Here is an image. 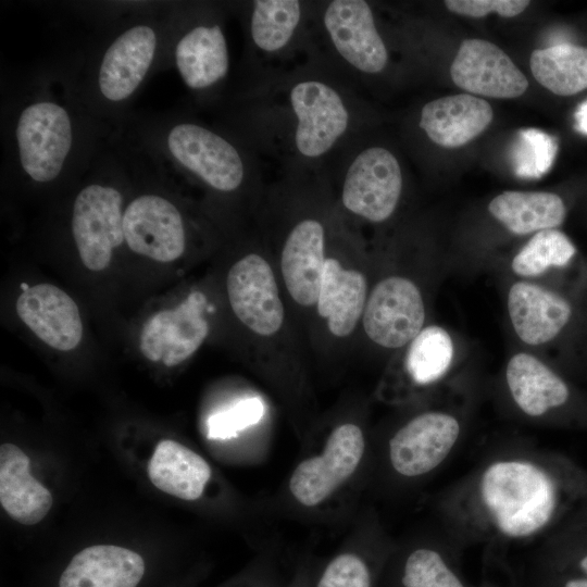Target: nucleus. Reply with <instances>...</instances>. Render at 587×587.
<instances>
[{
  "label": "nucleus",
  "mask_w": 587,
  "mask_h": 587,
  "mask_svg": "<svg viewBox=\"0 0 587 587\" xmlns=\"http://www.w3.org/2000/svg\"><path fill=\"white\" fill-rule=\"evenodd\" d=\"M587 500V469L569 455L523 442L488 449L440 501L447 538L488 558L535 545Z\"/></svg>",
  "instance_id": "f257e3e1"
},
{
  "label": "nucleus",
  "mask_w": 587,
  "mask_h": 587,
  "mask_svg": "<svg viewBox=\"0 0 587 587\" xmlns=\"http://www.w3.org/2000/svg\"><path fill=\"white\" fill-rule=\"evenodd\" d=\"M5 127L7 170L37 186L85 174L116 133L85 105L73 77L58 73L18 92Z\"/></svg>",
  "instance_id": "f03ea898"
},
{
  "label": "nucleus",
  "mask_w": 587,
  "mask_h": 587,
  "mask_svg": "<svg viewBox=\"0 0 587 587\" xmlns=\"http://www.w3.org/2000/svg\"><path fill=\"white\" fill-rule=\"evenodd\" d=\"M175 10H139L114 23L86 57L74 85L85 105L113 128L146 80L168 63Z\"/></svg>",
  "instance_id": "7ed1b4c3"
},
{
  "label": "nucleus",
  "mask_w": 587,
  "mask_h": 587,
  "mask_svg": "<svg viewBox=\"0 0 587 587\" xmlns=\"http://www.w3.org/2000/svg\"><path fill=\"white\" fill-rule=\"evenodd\" d=\"M504 382L512 403L526 417L587 429V397L537 357L512 355Z\"/></svg>",
  "instance_id": "20e7f679"
},
{
  "label": "nucleus",
  "mask_w": 587,
  "mask_h": 587,
  "mask_svg": "<svg viewBox=\"0 0 587 587\" xmlns=\"http://www.w3.org/2000/svg\"><path fill=\"white\" fill-rule=\"evenodd\" d=\"M463 432V420L455 412L424 411L411 417L389 439L391 467L403 477L425 476L454 454Z\"/></svg>",
  "instance_id": "39448f33"
},
{
  "label": "nucleus",
  "mask_w": 587,
  "mask_h": 587,
  "mask_svg": "<svg viewBox=\"0 0 587 587\" xmlns=\"http://www.w3.org/2000/svg\"><path fill=\"white\" fill-rule=\"evenodd\" d=\"M168 62L192 92H205L229 72L230 57L221 24L210 18L186 20L175 11Z\"/></svg>",
  "instance_id": "423d86ee"
},
{
  "label": "nucleus",
  "mask_w": 587,
  "mask_h": 587,
  "mask_svg": "<svg viewBox=\"0 0 587 587\" xmlns=\"http://www.w3.org/2000/svg\"><path fill=\"white\" fill-rule=\"evenodd\" d=\"M288 100L296 120L297 152L308 160L328 153L350 123L349 110L340 93L327 83L309 78L291 87Z\"/></svg>",
  "instance_id": "0eeeda50"
},
{
  "label": "nucleus",
  "mask_w": 587,
  "mask_h": 587,
  "mask_svg": "<svg viewBox=\"0 0 587 587\" xmlns=\"http://www.w3.org/2000/svg\"><path fill=\"white\" fill-rule=\"evenodd\" d=\"M402 191V173L389 150L373 146L350 162L341 187L344 208L365 221L380 223L395 212Z\"/></svg>",
  "instance_id": "6e6552de"
},
{
  "label": "nucleus",
  "mask_w": 587,
  "mask_h": 587,
  "mask_svg": "<svg viewBox=\"0 0 587 587\" xmlns=\"http://www.w3.org/2000/svg\"><path fill=\"white\" fill-rule=\"evenodd\" d=\"M362 323L374 344L387 349L408 346L424 328L425 304L420 288L404 276L384 277L367 297Z\"/></svg>",
  "instance_id": "1a4fd4ad"
},
{
  "label": "nucleus",
  "mask_w": 587,
  "mask_h": 587,
  "mask_svg": "<svg viewBox=\"0 0 587 587\" xmlns=\"http://www.w3.org/2000/svg\"><path fill=\"white\" fill-rule=\"evenodd\" d=\"M124 238L128 248L158 262L183 255L187 243L186 224L178 207L158 192H142L125 204Z\"/></svg>",
  "instance_id": "9d476101"
},
{
  "label": "nucleus",
  "mask_w": 587,
  "mask_h": 587,
  "mask_svg": "<svg viewBox=\"0 0 587 587\" xmlns=\"http://www.w3.org/2000/svg\"><path fill=\"white\" fill-rule=\"evenodd\" d=\"M226 288L233 312L251 332L270 337L282 328L284 305L274 272L263 257L249 253L234 263Z\"/></svg>",
  "instance_id": "9b49d317"
},
{
  "label": "nucleus",
  "mask_w": 587,
  "mask_h": 587,
  "mask_svg": "<svg viewBox=\"0 0 587 587\" xmlns=\"http://www.w3.org/2000/svg\"><path fill=\"white\" fill-rule=\"evenodd\" d=\"M364 452V437L354 424H342L328 437L323 454L302 461L291 475L289 488L305 507L325 500L358 467Z\"/></svg>",
  "instance_id": "f8f14e48"
},
{
  "label": "nucleus",
  "mask_w": 587,
  "mask_h": 587,
  "mask_svg": "<svg viewBox=\"0 0 587 587\" xmlns=\"http://www.w3.org/2000/svg\"><path fill=\"white\" fill-rule=\"evenodd\" d=\"M207 299L192 291L176 308L163 310L146 321L140 334V351L150 361L171 367L190 358L202 345L209 325L203 315Z\"/></svg>",
  "instance_id": "ddd939ff"
},
{
  "label": "nucleus",
  "mask_w": 587,
  "mask_h": 587,
  "mask_svg": "<svg viewBox=\"0 0 587 587\" xmlns=\"http://www.w3.org/2000/svg\"><path fill=\"white\" fill-rule=\"evenodd\" d=\"M323 23L334 48L352 67L365 74H377L386 67L388 51L366 1H330Z\"/></svg>",
  "instance_id": "4468645a"
},
{
  "label": "nucleus",
  "mask_w": 587,
  "mask_h": 587,
  "mask_svg": "<svg viewBox=\"0 0 587 587\" xmlns=\"http://www.w3.org/2000/svg\"><path fill=\"white\" fill-rule=\"evenodd\" d=\"M453 83L463 90L497 99L522 96L526 76L498 46L484 39H465L451 63Z\"/></svg>",
  "instance_id": "2eb2a0df"
},
{
  "label": "nucleus",
  "mask_w": 587,
  "mask_h": 587,
  "mask_svg": "<svg viewBox=\"0 0 587 587\" xmlns=\"http://www.w3.org/2000/svg\"><path fill=\"white\" fill-rule=\"evenodd\" d=\"M508 313L517 337L527 345L554 340L570 325L574 307L567 298L530 282L513 284L508 292Z\"/></svg>",
  "instance_id": "dca6fc26"
},
{
  "label": "nucleus",
  "mask_w": 587,
  "mask_h": 587,
  "mask_svg": "<svg viewBox=\"0 0 587 587\" xmlns=\"http://www.w3.org/2000/svg\"><path fill=\"white\" fill-rule=\"evenodd\" d=\"M16 312L39 339L54 349L68 351L80 342L83 324L78 307L57 286L38 284L22 291Z\"/></svg>",
  "instance_id": "f3484780"
},
{
  "label": "nucleus",
  "mask_w": 587,
  "mask_h": 587,
  "mask_svg": "<svg viewBox=\"0 0 587 587\" xmlns=\"http://www.w3.org/2000/svg\"><path fill=\"white\" fill-rule=\"evenodd\" d=\"M326 260L322 222L314 217L300 220L288 233L280 255L286 288L300 305H316Z\"/></svg>",
  "instance_id": "a211bd4d"
},
{
  "label": "nucleus",
  "mask_w": 587,
  "mask_h": 587,
  "mask_svg": "<svg viewBox=\"0 0 587 587\" xmlns=\"http://www.w3.org/2000/svg\"><path fill=\"white\" fill-rule=\"evenodd\" d=\"M492 118V108L485 99L458 93L427 102L419 125L434 143L458 148L480 135Z\"/></svg>",
  "instance_id": "6ab92c4d"
},
{
  "label": "nucleus",
  "mask_w": 587,
  "mask_h": 587,
  "mask_svg": "<svg viewBox=\"0 0 587 587\" xmlns=\"http://www.w3.org/2000/svg\"><path fill=\"white\" fill-rule=\"evenodd\" d=\"M367 282L362 272L328 258L321 282L316 309L336 337H347L357 327L367 301Z\"/></svg>",
  "instance_id": "aec40b11"
},
{
  "label": "nucleus",
  "mask_w": 587,
  "mask_h": 587,
  "mask_svg": "<svg viewBox=\"0 0 587 587\" xmlns=\"http://www.w3.org/2000/svg\"><path fill=\"white\" fill-rule=\"evenodd\" d=\"M145 573L142 558L112 545L87 547L73 557L59 587H136Z\"/></svg>",
  "instance_id": "412c9836"
},
{
  "label": "nucleus",
  "mask_w": 587,
  "mask_h": 587,
  "mask_svg": "<svg viewBox=\"0 0 587 587\" xmlns=\"http://www.w3.org/2000/svg\"><path fill=\"white\" fill-rule=\"evenodd\" d=\"M0 502L15 521L34 525L52 507L50 491L29 473V459L13 444L0 447Z\"/></svg>",
  "instance_id": "4be33fe9"
},
{
  "label": "nucleus",
  "mask_w": 587,
  "mask_h": 587,
  "mask_svg": "<svg viewBox=\"0 0 587 587\" xmlns=\"http://www.w3.org/2000/svg\"><path fill=\"white\" fill-rule=\"evenodd\" d=\"M148 474L160 490L184 500H196L211 477V469L195 451L177 441L163 439L149 461Z\"/></svg>",
  "instance_id": "5701e85b"
},
{
  "label": "nucleus",
  "mask_w": 587,
  "mask_h": 587,
  "mask_svg": "<svg viewBox=\"0 0 587 587\" xmlns=\"http://www.w3.org/2000/svg\"><path fill=\"white\" fill-rule=\"evenodd\" d=\"M488 211L515 235L557 228L566 215L561 197L547 191L507 190L489 202Z\"/></svg>",
  "instance_id": "b1692460"
},
{
  "label": "nucleus",
  "mask_w": 587,
  "mask_h": 587,
  "mask_svg": "<svg viewBox=\"0 0 587 587\" xmlns=\"http://www.w3.org/2000/svg\"><path fill=\"white\" fill-rule=\"evenodd\" d=\"M535 79L558 96H572L587 89V48L560 43L536 49L529 58Z\"/></svg>",
  "instance_id": "393cba45"
},
{
  "label": "nucleus",
  "mask_w": 587,
  "mask_h": 587,
  "mask_svg": "<svg viewBox=\"0 0 587 587\" xmlns=\"http://www.w3.org/2000/svg\"><path fill=\"white\" fill-rule=\"evenodd\" d=\"M461 552L448 538L442 546H422L405 558L402 587H475L463 575Z\"/></svg>",
  "instance_id": "a878e982"
},
{
  "label": "nucleus",
  "mask_w": 587,
  "mask_h": 587,
  "mask_svg": "<svg viewBox=\"0 0 587 587\" xmlns=\"http://www.w3.org/2000/svg\"><path fill=\"white\" fill-rule=\"evenodd\" d=\"M454 347L450 334L438 325L424 327L408 345L404 370L417 387L434 386L452 366Z\"/></svg>",
  "instance_id": "bb28decb"
},
{
  "label": "nucleus",
  "mask_w": 587,
  "mask_h": 587,
  "mask_svg": "<svg viewBox=\"0 0 587 587\" xmlns=\"http://www.w3.org/2000/svg\"><path fill=\"white\" fill-rule=\"evenodd\" d=\"M301 15V2L297 0L253 1L249 22L253 45L267 53L284 49L292 39Z\"/></svg>",
  "instance_id": "cd10ccee"
},
{
  "label": "nucleus",
  "mask_w": 587,
  "mask_h": 587,
  "mask_svg": "<svg viewBox=\"0 0 587 587\" xmlns=\"http://www.w3.org/2000/svg\"><path fill=\"white\" fill-rule=\"evenodd\" d=\"M576 254L571 239L557 228L535 235L514 255L511 268L521 277H536L550 268L566 266Z\"/></svg>",
  "instance_id": "c85d7f7f"
},
{
  "label": "nucleus",
  "mask_w": 587,
  "mask_h": 587,
  "mask_svg": "<svg viewBox=\"0 0 587 587\" xmlns=\"http://www.w3.org/2000/svg\"><path fill=\"white\" fill-rule=\"evenodd\" d=\"M528 555L552 567L587 576V532L561 524L536 542Z\"/></svg>",
  "instance_id": "c756f323"
},
{
  "label": "nucleus",
  "mask_w": 587,
  "mask_h": 587,
  "mask_svg": "<svg viewBox=\"0 0 587 587\" xmlns=\"http://www.w3.org/2000/svg\"><path fill=\"white\" fill-rule=\"evenodd\" d=\"M558 143L553 136L537 128L519 132L511 150L515 174L523 178H539L551 167Z\"/></svg>",
  "instance_id": "7c9ffc66"
},
{
  "label": "nucleus",
  "mask_w": 587,
  "mask_h": 587,
  "mask_svg": "<svg viewBox=\"0 0 587 587\" xmlns=\"http://www.w3.org/2000/svg\"><path fill=\"white\" fill-rule=\"evenodd\" d=\"M508 587H587V576L559 570L528 554L523 564L510 570Z\"/></svg>",
  "instance_id": "2f4dec72"
},
{
  "label": "nucleus",
  "mask_w": 587,
  "mask_h": 587,
  "mask_svg": "<svg viewBox=\"0 0 587 587\" xmlns=\"http://www.w3.org/2000/svg\"><path fill=\"white\" fill-rule=\"evenodd\" d=\"M263 414L264 405L259 398L241 399L209 417L208 437L210 439L232 438L245 428L257 424Z\"/></svg>",
  "instance_id": "473e14b6"
},
{
  "label": "nucleus",
  "mask_w": 587,
  "mask_h": 587,
  "mask_svg": "<svg viewBox=\"0 0 587 587\" xmlns=\"http://www.w3.org/2000/svg\"><path fill=\"white\" fill-rule=\"evenodd\" d=\"M317 587H371L370 571L359 557L341 554L327 565Z\"/></svg>",
  "instance_id": "72a5a7b5"
},
{
  "label": "nucleus",
  "mask_w": 587,
  "mask_h": 587,
  "mask_svg": "<svg viewBox=\"0 0 587 587\" xmlns=\"http://www.w3.org/2000/svg\"><path fill=\"white\" fill-rule=\"evenodd\" d=\"M444 3L449 11L470 17H483L489 13L513 17L529 5L527 0H446Z\"/></svg>",
  "instance_id": "f704fd0d"
},
{
  "label": "nucleus",
  "mask_w": 587,
  "mask_h": 587,
  "mask_svg": "<svg viewBox=\"0 0 587 587\" xmlns=\"http://www.w3.org/2000/svg\"><path fill=\"white\" fill-rule=\"evenodd\" d=\"M562 524L587 532V500L572 512Z\"/></svg>",
  "instance_id": "c9c22d12"
},
{
  "label": "nucleus",
  "mask_w": 587,
  "mask_h": 587,
  "mask_svg": "<svg viewBox=\"0 0 587 587\" xmlns=\"http://www.w3.org/2000/svg\"><path fill=\"white\" fill-rule=\"evenodd\" d=\"M574 117L576 129L587 135V100L578 105Z\"/></svg>",
  "instance_id": "e433bc0d"
}]
</instances>
